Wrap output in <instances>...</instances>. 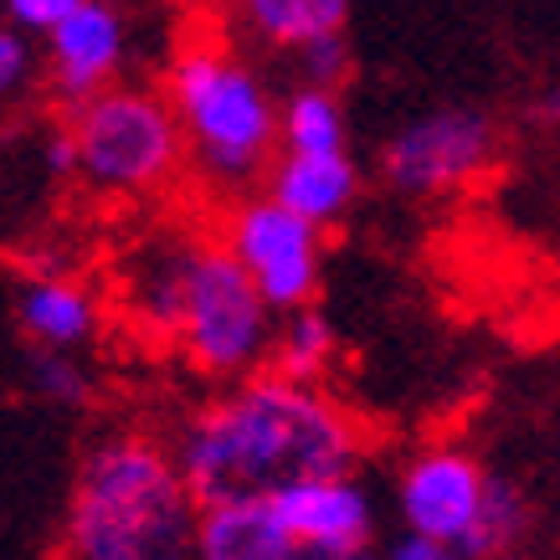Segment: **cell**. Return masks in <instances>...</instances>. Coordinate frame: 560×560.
I'll use <instances>...</instances> for the list:
<instances>
[{"label":"cell","instance_id":"16","mask_svg":"<svg viewBox=\"0 0 560 560\" xmlns=\"http://www.w3.org/2000/svg\"><path fill=\"white\" fill-rule=\"evenodd\" d=\"M278 135H283V150H345L350 139V124H345V108L335 98V88L324 83H304L299 93H289L283 103V119H278Z\"/></svg>","mask_w":560,"mask_h":560},{"label":"cell","instance_id":"13","mask_svg":"<svg viewBox=\"0 0 560 560\" xmlns=\"http://www.w3.org/2000/svg\"><path fill=\"white\" fill-rule=\"evenodd\" d=\"M16 329L32 345H51V350H78L93 340L98 329V308L88 299V289H78L72 278H26L16 289Z\"/></svg>","mask_w":560,"mask_h":560},{"label":"cell","instance_id":"11","mask_svg":"<svg viewBox=\"0 0 560 560\" xmlns=\"http://www.w3.org/2000/svg\"><path fill=\"white\" fill-rule=\"evenodd\" d=\"M196 556L206 560H293L299 545L283 529L268 493L253 499H221V504H201L196 520Z\"/></svg>","mask_w":560,"mask_h":560},{"label":"cell","instance_id":"6","mask_svg":"<svg viewBox=\"0 0 560 560\" xmlns=\"http://www.w3.org/2000/svg\"><path fill=\"white\" fill-rule=\"evenodd\" d=\"M493 150H499V129L489 114L478 108H432L401 124L381 150V175L396 196L427 201V196H447L463 190L468 180L489 171Z\"/></svg>","mask_w":560,"mask_h":560},{"label":"cell","instance_id":"17","mask_svg":"<svg viewBox=\"0 0 560 560\" xmlns=\"http://www.w3.org/2000/svg\"><path fill=\"white\" fill-rule=\"evenodd\" d=\"M329 360H335V329L324 319L319 308H293L283 314V329H278V340H272V365L293 381H319L329 371Z\"/></svg>","mask_w":560,"mask_h":560},{"label":"cell","instance_id":"22","mask_svg":"<svg viewBox=\"0 0 560 560\" xmlns=\"http://www.w3.org/2000/svg\"><path fill=\"white\" fill-rule=\"evenodd\" d=\"M26 36L21 26H5L0 32V93L5 98H16L21 88H26V78H32V47H26Z\"/></svg>","mask_w":560,"mask_h":560},{"label":"cell","instance_id":"21","mask_svg":"<svg viewBox=\"0 0 560 560\" xmlns=\"http://www.w3.org/2000/svg\"><path fill=\"white\" fill-rule=\"evenodd\" d=\"M0 5H5L11 26H21V32H32V36H47L51 26L62 16H72L83 0H0Z\"/></svg>","mask_w":560,"mask_h":560},{"label":"cell","instance_id":"1","mask_svg":"<svg viewBox=\"0 0 560 560\" xmlns=\"http://www.w3.org/2000/svg\"><path fill=\"white\" fill-rule=\"evenodd\" d=\"M360 458V427L314 381L257 375L211 401L180 432L175 463L196 504L253 499L314 474H350Z\"/></svg>","mask_w":560,"mask_h":560},{"label":"cell","instance_id":"9","mask_svg":"<svg viewBox=\"0 0 560 560\" xmlns=\"http://www.w3.org/2000/svg\"><path fill=\"white\" fill-rule=\"evenodd\" d=\"M272 510L293 535L299 556L314 560H350L360 556L375 535L371 493L360 489L350 474H314L293 478L283 489H272Z\"/></svg>","mask_w":560,"mask_h":560},{"label":"cell","instance_id":"5","mask_svg":"<svg viewBox=\"0 0 560 560\" xmlns=\"http://www.w3.org/2000/svg\"><path fill=\"white\" fill-rule=\"evenodd\" d=\"M272 314L278 308L262 299L253 272L242 268L232 247H190L186 272V304H180V329L175 340L186 360L211 381H242L272 355Z\"/></svg>","mask_w":560,"mask_h":560},{"label":"cell","instance_id":"19","mask_svg":"<svg viewBox=\"0 0 560 560\" xmlns=\"http://www.w3.org/2000/svg\"><path fill=\"white\" fill-rule=\"evenodd\" d=\"M21 381L32 396L51 401V407H78L88 401V375L72 360V350H51V345H32L21 360Z\"/></svg>","mask_w":560,"mask_h":560},{"label":"cell","instance_id":"8","mask_svg":"<svg viewBox=\"0 0 560 560\" xmlns=\"http://www.w3.org/2000/svg\"><path fill=\"white\" fill-rule=\"evenodd\" d=\"M483 499H489V474L463 447H427L401 468V483H396L407 529L442 540L453 556H463L474 540Z\"/></svg>","mask_w":560,"mask_h":560},{"label":"cell","instance_id":"14","mask_svg":"<svg viewBox=\"0 0 560 560\" xmlns=\"http://www.w3.org/2000/svg\"><path fill=\"white\" fill-rule=\"evenodd\" d=\"M237 16L257 42L299 51L314 36L345 32L350 0H237Z\"/></svg>","mask_w":560,"mask_h":560},{"label":"cell","instance_id":"18","mask_svg":"<svg viewBox=\"0 0 560 560\" xmlns=\"http://www.w3.org/2000/svg\"><path fill=\"white\" fill-rule=\"evenodd\" d=\"M529 529V499L520 483H510V478H489V499H483V514H478V529L474 540H468V550L463 556L468 560H483V556H504V550H514V545L525 540Z\"/></svg>","mask_w":560,"mask_h":560},{"label":"cell","instance_id":"15","mask_svg":"<svg viewBox=\"0 0 560 560\" xmlns=\"http://www.w3.org/2000/svg\"><path fill=\"white\" fill-rule=\"evenodd\" d=\"M186 272H190V247H160V253H144L135 268V283H129V299H135V314L160 335H175L180 329V304H186Z\"/></svg>","mask_w":560,"mask_h":560},{"label":"cell","instance_id":"12","mask_svg":"<svg viewBox=\"0 0 560 560\" xmlns=\"http://www.w3.org/2000/svg\"><path fill=\"white\" fill-rule=\"evenodd\" d=\"M268 196L293 206L299 217L329 226V221H340L355 206L360 171L350 160V150H324V154L283 150V160L268 171Z\"/></svg>","mask_w":560,"mask_h":560},{"label":"cell","instance_id":"7","mask_svg":"<svg viewBox=\"0 0 560 560\" xmlns=\"http://www.w3.org/2000/svg\"><path fill=\"white\" fill-rule=\"evenodd\" d=\"M319 221L299 217L278 196H253L226 221V247L242 257V268L253 272L262 299L278 314H293V308L314 304V293H319Z\"/></svg>","mask_w":560,"mask_h":560},{"label":"cell","instance_id":"24","mask_svg":"<svg viewBox=\"0 0 560 560\" xmlns=\"http://www.w3.org/2000/svg\"><path fill=\"white\" fill-rule=\"evenodd\" d=\"M47 171L78 175V135H72V124H68V129H57V135L47 139Z\"/></svg>","mask_w":560,"mask_h":560},{"label":"cell","instance_id":"25","mask_svg":"<svg viewBox=\"0 0 560 560\" xmlns=\"http://www.w3.org/2000/svg\"><path fill=\"white\" fill-rule=\"evenodd\" d=\"M535 119L550 124V129L560 135V83H550V88L540 93V103H535Z\"/></svg>","mask_w":560,"mask_h":560},{"label":"cell","instance_id":"4","mask_svg":"<svg viewBox=\"0 0 560 560\" xmlns=\"http://www.w3.org/2000/svg\"><path fill=\"white\" fill-rule=\"evenodd\" d=\"M78 175L103 196H144L175 175L186 154V129L171 93L150 88H103L72 108Z\"/></svg>","mask_w":560,"mask_h":560},{"label":"cell","instance_id":"2","mask_svg":"<svg viewBox=\"0 0 560 560\" xmlns=\"http://www.w3.org/2000/svg\"><path fill=\"white\" fill-rule=\"evenodd\" d=\"M201 504L180 463L150 438H103L72 478L62 545L78 560H171L196 545Z\"/></svg>","mask_w":560,"mask_h":560},{"label":"cell","instance_id":"20","mask_svg":"<svg viewBox=\"0 0 560 560\" xmlns=\"http://www.w3.org/2000/svg\"><path fill=\"white\" fill-rule=\"evenodd\" d=\"M299 68H304V83H324V88H340L345 72H350V42L345 32L314 36L299 47Z\"/></svg>","mask_w":560,"mask_h":560},{"label":"cell","instance_id":"3","mask_svg":"<svg viewBox=\"0 0 560 560\" xmlns=\"http://www.w3.org/2000/svg\"><path fill=\"white\" fill-rule=\"evenodd\" d=\"M180 129H186V154L211 186H247L272 160V144H283L278 119L283 108L272 103L253 68L221 47H186L171 62L165 78Z\"/></svg>","mask_w":560,"mask_h":560},{"label":"cell","instance_id":"10","mask_svg":"<svg viewBox=\"0 0 560 560\" xmlns=\"http://www.w3.org/2000/svg\"><path fill=\"white\" fill-rule=\"evenodd\" d=\"M119 62H124V16L108 0H83L72 16H62L47 32L51 93L68 108L103 93L114 83Z\"/></svg>","mask_w":560,"mask_h":560},{"label":"cell","instance_id":"23","mask_svg":"<svg viewBox=\"0 0 560 560\" xmlns=\"http://www.w3.org/2000/svg\"><path fill=\"white\" fill-rule=\"evenodd\" d=\"M386 556H390V560H447L453 550H447L442 540H432V535H422V529H407V535L390 545Z\"/></svg>","mask_w":560,"mask_h":560}]
</instances>
